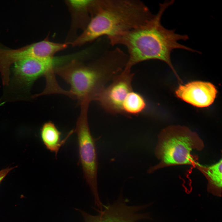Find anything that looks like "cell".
Listing matches in <instances>:
<instances>
[{
    "label": "cell",
    "instance_id": "obj_10",
    "mask_svg": "<svg viewBox=\"0 0 222 222\" xmlns=\"http://www.w3.org/2000/svg\"><path fill=\"white\" fill-rule=\"evenodd\" d=\"M175 93L178 98L187 103L195 107L204 108L213 103L217 91L210 82L196 81L180 85Z\"/></svg>",
    "mask_w": 222,
    "mask_h": 222
},
{
    "label": "cell",
    "instance_id": "obj_6",
    "mask_svg": "<svg viewBox=\"0 0 222 222\" xmlns=\"http://www.w3.org/2000/svg\"><path fill=\"white\" fill-rule=\"evenodd\" d=\"M61 57L49 58H30L14 63V82L19 88L28 89L33 83L44 76L46 84H50L56 80L54 69L61 63Z\"/></svg>",
    "mask_w": 222,
    "mask_h": 222
},
{
    "label": "cell",
    "instance_id": "obj_15",
    "mask_svg": "<svg viewBox=\"0 0 222 222\" xmlns=\"http://www.w3.org/2000/svg\"><path fill=\"white\" fill-rule=\"evenodd\" d=\"M14 167H7L0 171V183L11 170Z\"/></svg>",
    "mask_w": 222,
    "mask_h": 222
},
{
    "label": "cell",
    "instance_id": "obj_14",
    "mask_svg": "<svg viewBox=\"0 0 222 222\" xmlns=\"http://www.w3.org/2000/svg\"><path fill=\"white\" fill-rule=\"evenodd\" d=\"M147 103L141 94L132 90L127 95L122 105V113L137 115L146 112Z\"/></svg>",
    "mask_w": 222,
    "mask_h": 222
},
{
    "label": "cell",
    "instance_id": "obj_7",
    "mask_svg": "<svg viewBox=\"0 0 222 222\" xmlns=\"http://www.w3.org/2000/svg\"><path fill=\"white\" fill-rule=\"evenodd\" d=\"M128 200L121 193L117 200L112 204L103 205L102 210H97L98 215L93 216L82 210L75 208L82 215L85 222H137L143 220H151L148 212L141 213L152 203L139 205H129Z\"/></svg>",
    "mask_w": 222,
    "mask_h": 222
},
{
    "label": "cell",
    "instance_id": "obj_5",
    "mask_svg": "<svg viewBox=\"0 0 222 222\" xmlns=\"http://www.w3.org/2000/svg\"><path fill=\"white\" fill-rule=\"evenodd\" d=\"M89 103L80 104V112L74 130L77 135L79 158L84 177L93 195L95 206L102 207L98 189L97 154L95 141L89 128L88 112Z\"/></svg>",
    "mask_w": 222,
    "mask_h": 222
},
{
    "label": "cell",
    "instance_id": "obj_4",
    "mask_svg": "<svg viewBox=\"0 0 222 222\" xmlns=\"http://www.w3.org/2000/svg\"><path fill=\"white\" fill-rule=\"evenodd\" d=\"M204 146L198 134L187 127L180 125L169 126L163 129L158 136L155 150L159 163L147 170L151 173L169 166L191 165L196 166L198 163L192 157L194 150H201Z\"/></svg>",
    "mask_w": 222,
    "mask_h": 222
},
{
    "label": "cell",
    "instance_id": "obj_12",
    "mask_svg": "<svg viewBox=\"0 0 222 222\" xmlns=\"http://www.w3.org/2000/svg\"><path fill=\"white\" fill-rule=\"evenodd\" d=\"M74 130L70 131L64 139L61 138V133L51 121L44 123L41 130L42 140L47 149L56 156L60 149L66 141Z\"/></svg>",
    "mask_w": 222,
    "mask_h": 222
},
{
    "label": "cell",
    "instance_id": "obj_16",
    "mask_svg": "<svg viewBox=\"0 0 222 222\" xmlns=\"http://www.w3.org/2000/svg\"><path fill=\"white\" fill-rule=\"evenodd\" d=\"M70 56V59L69 60L68 62V61H70V60H71L73 59V57H72V55H71V56ZM67 62H66V63H67ZM63 91H64V89H63V91H62V92H61V93H60V94H62V93L63 92ZM42 92H41L42 94V95H43V94Z\"/></svg>",
    "mask_w": 222,
    "mask_h": 222
},
{
    "label": "cell",
    "instance_id": "obj_2",
    "mask_svg": "<svg viewBox=\"0 0 222 222\" xmlns=\"http://www.w3.org/2000/svg\"><path fill=\"white\" fill-rule=\"evenodd\" d=\"M143 2L134 0H95L92 17L82 33L71 43L81 46L106 35L110 42L145 24L153 17Z\"/></svg>",
    "mask_w": 222,
    "mask_h": 222
},
{
    "label": "cell",
    "instance_id": "obj_11",
    "mask_svg": "<svg viewBox=\"0 0 222 222\" xmlns=\"http://www.w3.org/2000/svg\"><path fill=\"white\" fill-rule=\"evenodd\" d=\"M65 3L72 16V29L84 30L92 18L94 0H67Z\"/></svg>",
    "mask_w": 222,
    "mask_h": 222
},
{
    "label": "cell",
    "instance_id": "obj_1",
    "mask_svg": "<svg viewBox=\"0 0 222 222\" xmlns=\"http://www.w3.org/2000/svg\"><path fill=\"white\" fill-rule=\"evenodd\" d=\"M174 2L167 1L160 4L159 10L145 24L134 29L114 39L111 44L122 45L127 48L128 60L125 68L131 70L134 65L144 61L157 60L166 63L178 78L171 63V53L175 49H179L192 52H199L180 44V40L189 39L186 35L175 32V30L167 29L162 25L161 21L166 10Z\"/></svg>",
    "mask_w": 222,
    "mask_h": 222
},
{
    "label": "cell",
    "instance_id": "obj_9",
    "mask_svg": "<svg viewBox=\"0 0 222 222\" xmlns=\"http://www.w3.org/2000/svg\"><path fill=\"white\" fill-rule=\"evenodd\" d=\"M51 52V46L45 40L17 49L9 48L0 44V72L3 84H9L10 68L14 62L27 58H46Z\"/></svg>",
    "mask_w": 222,
    "mask_h": 222
},
{
    "label": "cell",
    "instance_id": "obj_3",
    "mask_svg": "<svg viewBox=\"0 0 222 222\" xmlns=\"http://www.w3.org/2000/svg\"><path fill=\"white\" fill-rule=\"evenodd\" d=\"M127 61L126 54L116 48L89 64L74 59L55 68L54 72L69 84L71 98L80 104L93 101L105 84L123 70Z\"/></svg>",
    "mask_w": 222,
    "mask_h": 222
},
{
    "label": "cell",
    "instance_id": "obj_13",
    "mask_svg": "<svg viewBox=\"0 0 222 222\" xmlns=\"http://www.w3.org/2000/svg\"><path fill=\"white\" fill-rule=\"evenodd\" d=\"M196 166L204 174L208 180V192L214 196L221 197L222 159L211 165H204L198 163Z\"/></svg>",
    "mask_w": 222,
    "mask_h": 222
},
{
    "label": "cell",
    "instance_id": "obj_8",
    "mask_svg": "<svg viewBox=\"0 0 222 222\" xmlns=\"http://www.w3.org/2000/svg\"><path fill=\"white\" fill-rule=\"evenodd\" d=\"M133 74L130 70L124 69L113 79L108 86L105 87L95 97L106 111L113 114L122 113V105L128 94L133 90L131 82Z\"/></svg>",
    "mask_w": 222,
    "mask_h": 222
}]
</instances>
